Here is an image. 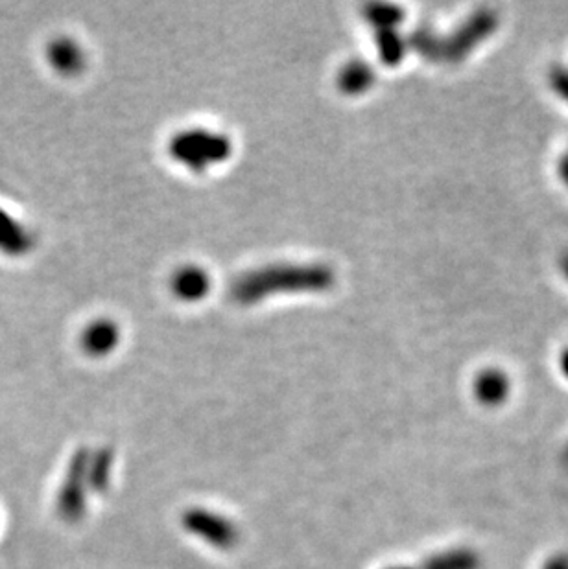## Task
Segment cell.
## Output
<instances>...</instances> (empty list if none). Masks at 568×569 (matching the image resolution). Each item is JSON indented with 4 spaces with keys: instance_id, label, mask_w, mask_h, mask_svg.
I'll list each match as a JSON object with an SVG mask.
<instances>
[{
    "instance_id": "cell-7",
    "label": "cell",
    "mask_w": 568,
    "mask_h": 569,
    "mask_svg": "<svg viewBox=\"0 0 568 569\" xmlns=\"http://www.w3.org/2000/svg\"><path fill=\"white\" fill-rule=\"evenodd\" d=\"M509 378L498 369L484 371L474 382V395L484 406L495 407L506 402L509 395Z\"/></svg>"
},
{
    "instance_id": "cell-18",
    "label": "cell",
    "mask_w": 568,
    "mask_h": 569,
    "mask_svg": "<svg viewBox=\"0 0 568 569\" xmlns=\"http://www.w3.org/2000/svg\"><path fill=\"white\" fill-rule=\"evenodd\" d=\"M545 569H568V555H556L545 564Z\"/></svg>"
},
{
    "instance_id": "cell-2",
    "label": "cell",
    "mask_w": 568,
    "mask_h": 569,
    "mask_svg": "<svg viewBox=\"0 0 568 569\" xmlns=\"http://www.w3.org/2000/svg\"><path fill=\"white\" fill-rule=\"evenodd\" d=\"M170 153L183 166L202 172L229 157L231 142L216 131L194 129L176 135L170 142Z\"/></svg>"
},
{
    "instance_id": "cell-8",
    "label": "cell",
    "mask_w": 568,
    "mask_h": 569,
    "mask_svg": "<svg viewBox=\"0 0 568 569\" xmlns=\"http://www.w3.org/2000/svg\"><path fill=\"white\" fill-rule=\"evenodd\" d=\"M119 343V328L109 321H96L83 332L82 345L91 356H106Z\"/></svg>"
},
{
    "instance_id": "cell-17",
    "label": "cell",
    "mask_w": 568,
    "mask_h": 569,
    "mask_svg": "<svg viewBox=\"0 0 568 569\" xmlns=\"http://www.w3.org/2000/svg\"><path fill=\"white\" fill-rule=\"evenodd\" d=\"M550 82H552V87L565 102H568V69H557L552 70L550 74Z\"/></svg>"
},
{
    "instance_id": "cell-5",
    "label": "cell",
    "mask_w": 568,
    "mask_h": 569,
    "mask_svg": "<svg viewBox=\"0 0 568 569\" xmlns=\"http://www.w3.org/2000/svg\"><path fill=\"white\" fill-rule=\"evenodd\" d=\"M183 527L190 535L202 538L205 544L220 551H231L240 542V531L233 520L222 516L220 512L209 511L203 507H192L183 512Z\"/></svg>"
},
{
    "instance_id": "cell-4",
    "label": "cell",
    "mask_w": 568,
    "mask_h": 569,
    "mask_svg": "<svg viewBox=\"0 0 568 569\" xmlns=\"http://www.w3.org/2000/svg\"><path fill=\"white\" fill-rule=\"evenodd\" d=\"M497 26V13L491 10L473 13L454 34L441 37V63H460L489 35L495 34Z\"/></svg>"
},
{
    "instance_id": "cell-12",
    "label": "cell",
    "mask_w": 568,
    "mask_h": 569,
    "mask_svg": "<svg viewBox=\"0 0 568 569\" xmlns=\"http://www.w3.org/2000/svg\"><path fill=\"white\" fill-rule=\"evenodd\" d=\"M482 560L471 549H452L426 558L419 569H480Z\"/></svg>"
},
{
    "instance_id": "cell-1",
    "label": "cell",
    "mask_w": 568,
    "mask_h": 569,
    "mask_svg": "<svg viewBox=\"0 0 568 569\" xmlns=\"http://www.w3.org/2000/svg\"><path fill=\"white\" fill-rule=\"evenodd\" d=\"M334 282L331 268L323 264H284L277 268L249 271L231 286V295L240 304H253L264 297H272L279 291H323L329 290Z\"/></svg>"
},
{
    "instance_id": "cell-16",
    "label": "cell",
    "mask_w": 568,
    "mask_h": 569,
    "mask_svg": "<svg viewBox=\"0 0 568 569\" xmlns=\"http://www.w3.org/2000/svg\"><path fill=\"white\" fill-rule=\"evenodd\" d=\"M369 23L377 30H395L397 24L403 23V10L390 6V4H373L366 10Z\"/></svg>"
},
{
    "instance_id": "cell-20",
    "label": "cell",
    "mask_w": 568,
    "mask_h": 569,
    "mask_svg": "<svg viewBox=\"0 0 568 569\" xmlns=\"http://www.w3.org/2000/svg\"><path fill=\"white\" fill-rule=\"evenodd\" d=\"M561 371L568 378V350H565L563 356H561Z\"/></svg>"
},
{
    "instance_id": "cell-15",
    "label": "cell",
    "mask_w": 568,
    "mask_h": 569,
    "mask_svg": "<svg viewBox=\"0 0 568 569\" xmlns=\"http://www.w3.org/2000/svg\"><path fill=\"white\" fill-rule=\"evenodd\" d=\"M410 45L417 50L419 56L428 59V61H436L441 63V35L436 34L430 28H419L415 30L410 37Z\"/></svg>"
},
{
    "instance_id": "cell-13",
    "label": "cell",
    "mask_w": 568,
    "mask_h": 569,
    "mask_svg": "<svg viewBox=\"0 0 568 569\" xmlns=\"http://www.w3.org/2000/svg\"><path fill=\"white\" fill-rule=\"evenodd\" d=\"M375 82V72L364 61H351L340 72V89L347 94L366 93Z\"/></svg>"
},
{
    "instance_id": "cell-11",
    "label": "cell",
    "mask_w": 568,
    "mask_h": 569,
    "mask_svg": "<svg viewBox=\"0 0 568 569\" xmlns=\"http://www.w3.org/2000/svg\"><path fill=\"white\" fill-rule=\"evenodd\" d=\"M48 59L61 74H76L83 67L82 50L71 39H56L48 48Z\"/></svg>"
},
{
    "instance_id": "cell-21",
    "label": "cell",
    "mask_w": 568,
    "mask_h": 569,
    "mask_svg": "<svg viewBox=\"0 0 568 569\" xmlns=\"http://www.w3.org/2000/svg\"><path fill=\"white\" fill-rule=\"evenodd\" d=\"M561 269H563V273H565V277L568 279V253L561 260Z\"/></svg>"
},
{
    "instance_id": "cell-22",
    "label": "cell",
    "mask_w": 568,
    "mask_h": 569,
    "mask_svg": "<svg viewBox=\"0 0 568 569\" xmlns=\"http://www.w3.org/2000/svg\"><path fill=\"white\" fill-rule=\"evenodd\" d=\"M388 569H414V568H408V566H393V568H388Z\"/></svg>"
},
{
    "instance_id": "cell-6",
    "label": "cell",
    "mask_w": 568,
    "mask_h": 569,
    "mask_svg": "<svg viewBox=\"0 0 568 569\" xmlns=\"http://www.w3.org/2000/svg\"><path fill=\"white\" fill-rule=\"evenodd\" d=\"M30 247H32V234L26 231L21 221L0 210V253L19 256L28 253Z\"/></svg>"
},
{
    "instance_id": "cell-19",
    "label": "cell",
    "mask_w": 568,
    "mask_h": 569,
    "mask_svg": "<svg viewBox=\"0 0 568 569\" xmlns=\"http://www.w3.org/2000/svg\"><path fill=\"white\" fill-rule=\"evenodd\" d=\"M557 174L561 177V181L568 186V153L559 157V161H557Z\"/></svg>"
},
{
    "instance_id": "cell-9",
    "label": "cell",
    "mask_w": 568,
    "mask_h": 569,
    "mask_svg": "<svg viewBox=\"0 0 568 569\" xmlns=\"http://www.w3.org/2000/svg\"><path fill=\"white\" fill-rule=\"evenodd\" d=\"M211 288V279L200 268H185L172 279V290L183 301H200Z\"/></svg>"
},
{
    "instance_id": "cell-10",
    "label": "cell",
    "mask_w": 568,
    "mask_h": 569,
    "mask_svg": "<svg viewBox=\"0 0 568 569\" xmlns=\"http://www.w3.org/2000/svg\"><path fill=\"white\" fill-rule=\"evenodd\" d=\"M113 465H115V453L111 448L91 450V459H89V468H87L89 492H95V494L106 492L111 483V476H113Z\"/></svg>"
},
{
    "instance_id": "cell-14",
    "label": "cell",
    "mask_w": 568,
    "mask_h": 569,
    "mask_svg": "<svg viewBox=\"0 0 568 569\" xmlns=\"http://www.w3.org/2000/svg\"><path fill=\"white\" fill-rule=\"evenodd\" d=\"M377 48H379L380 59L386 65H397L403 61L404 45L403 37L397 30H377Z\"/></svg>"
},
{
    "instance_id": "cell-3",
    "label": "cell",
    "mask_w": 568,
    "mask_h": 569,
    "mask_svg": "<svg viewBox=\"0 0 568 569\" xmlns=\"http://www.w3.org/2000/svg\"><path fill=\"white\" fill-rule=\"evenodd\" d=\"M91 450L80 448L71 457V463L67 466L65 477L61 481L58 496H56V511L61 520L67 523H78L87 511V468H89Z\"/></svg>"
},
{
    "instance_id": "cell-23",
    "label": "cell",
    "mask_w": 568,
    "mask_h": 569,
    "mask_svg": "<svg viewBox=\"0 0 568 569\" xmlns=\"http://www.w3.org/2000/svg\"><path fill=\"white\" fill-rule=\"evenodd\" d=\"M567 457H568V452H567Z\"/></svg>"
}]
</instances>
